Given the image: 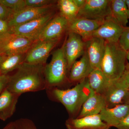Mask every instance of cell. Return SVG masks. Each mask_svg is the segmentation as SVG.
I'll return each instance as SVG.
<instances>
[{
    "label": "cell",
    "instance_id": "obj_1",
    "mask_svg": "<svg viewBox=\"0 0 129 129\" xmlns=\"http://www.w3.org/2000/svg\"><path fill=\"white\" fill-rule=\"evenodd\" d=\"M46 64L24 62L15 73L9 76L6 89L15 94L36 92L47 89L45 75Z\"/></svg>",
    "mask_w": 129,
    "mask_h": 129
},
{
    "label": "cell",
    "instance_id": "obj_2",
    "mask_svg": "<svg viewBox=\"0 0 129 129\" xmlns=\"http://www.w3.org/2000/svg\"><path fill=\"white\" fill-rule=\"evenodd\" d=\"M46 90L48 95H51L61 103L71 114L78 111L94 92L90 87L88 78L81 81L72 89L62 90L52 88Z\"/></svg>",
    "mask_w": 129,
    "mask_h": 129
},
{
    "label": "cell",
    "instance_id": "obj_3",
    "mask_svg": "<svg viewBox=\"0 0 129 129\" xmlns=\"http://www.w3.org/2000/svg\"><path fill=\"white\" fill-rule=\"evenodd\" d=\"M127 52L118 42H106L105 53L101 70L110 79L117 80L124 73L128 66Z\"/></svg>",
    "mask_w": 129,
    "mask_h": 129
},
{
    "label": "cell",
    "instance_id": "obj_4",
    "mask_svg": "<svg viewBox=\"0 0 129 129\" xmlns=\"http://www.w3.org/2000/svg\"><path fill=\"white\" fill-rule=\"evenodd\" d=\"M51 61L46 64L45 75L47 89L63 83L68 72V64L64 55L63 45L53 52ZM46 89V90H47Z\"/></svg>",
    "mask_w": 129,
    "mask_h": 129
},
{
    "label": "cell",
    "instance_id": "obj_5",
    "mask_svg": "<svg viewBox=\"0 0 129 129\" xmlns=\"http://www.w3.org/2000/svg\"><path fill=\"white\" fill-rule=\"evenodd\" d=\"M35 41L9 32L0 38V54L7 55L27 53Z\"/></svg>",
    "mask_w": 129,
    "mask_h": 129
},
{
    "label": "cell",
    "instance_id": "obj_6",
    "mask_svg": "<svg viewBox=\"0 0 129 129\" xmlns=\"http://www.w3.org/2000/svg\"><path fill=\"white\" fill-rule=\"evenodd\" d=\"M55 11L39 18L10 28L9 33L37 40L46 25L56 16Z\"/></svg>",
    "mask_w": 129,
    "mask_h": 129
},
{
    "label": "cell",
    "instance_id": "obj_7",
    "mask_svg": "<svg viewBox=\"0 0 129 129\" xmlns=\"http://www.w3.org/2000/svg\"><path fill=\"white\" fill-rule=\"evenodd\" d=\"M110 0H86L80 9L78 17L89 19H103L112 16Z\"/></svg>",
    "mask_w": 129,
    "mask_h": 129
},
{
    "label": "cell",
    "instance_id": "obj_8",
    "mask_svg": "<svg viewBox=\"0 0 129 129\" xmlns=\"http://www.w3.org/2000/svg\"><path fill=\"white\" fill-rule=\"evenodd\" d=\"M105 19H89L77 17L69 22L67 30L79 35L85 42L92 37L94 32L104 22Z\"/></svg>",
    "mask_w": 129,
    "mask_h": 129
},
{
    "label": "cell",
    "instance_id": "obj_9",
    "mask_svg": "<svg viewBox=\"0 0 129 129\" xmlns=\"http://www.w3.org/2000/svg\"><path fill=\"white\" fill-rule=\"evenodd\" d=\"M59 40L36 41L26 53L25 62L30 64H46L51 51Z\"/></svg>",
    "mask_w": 129,
    "mask_h": 129
},
{
    "label": "cell",
    "instance_id": "obj_10",
    "mask_svg": "<svg viewBox=\"0 0 129 129\" xmlns=\"http://www.w3.org/2000/svg\"><path fill=\"white\" fill-rule=\"evenodd\" d=\"M63 45L67 60L68 71H70L76 59L84 54L85 42L79 35L68 32V38Z\"/></svg>",
    "mask_w": 129,
    "mask_h": 129
},
{
    "label": "cell",
    "instance_id": "obj_11",
    "mask_svg": "<svg viewBox=\"0 0 129 129\" xmlns=\"http://www.w3.org/2000/svg\"><path fill=\"white\" fill-rule=\"evenodd\" d=\"M55 6L42 8L27 7L13 13L8 21L10 28L28 22L55 11Z\"/></svg>",
    "mask_w": 129,
    "mask_h": 129
},
{
    "label": "cell",
    "instance_id": "obj_12",
    "mask_svg": "<svg viewBox=\"0 0 129 129\" xmlns=\"http://www.w3.org/2000/svg\"><path fill=\"white\" fill-rule=\"evenodd\" d=\"M127 27H123L112 16H109L105 19L104 22L93 33L92 37L100 38L106 42H118Z\"/></svg>",
    "mask_w": 129,
    "mask_h": 129
},
{
    "label": "cell",
    "instance_id": "obj_13",
    "mask_svg": "<svg viewBox=\"0 0 129 129\" xmlns=\"http://www.w3.org/2000/svg\"><path fill=\"white\" fill-rule=\"evenodd\" d=\"M68 23L64 17L59 14L56 15L46 25L37 40H60L67 30Z\"/></svg>",
    "mask_w": 129,
    "mask_h": 129
},
{
    "label": "cell",
    "instance_id": "obj_14",
    "mask_svg": "<svg viewBox=\"0 0 129 129\" xmlns=\"http://www.w3.org/2000/svg\"><path fill=\"white\" fill-rule=\"evenodd\" d=\"M85 51L93 70L101 69L106 48V41L98 37H92L85 42Z\"/></svg>",
    "mask_w": 129,
    "mask_h": 129
},
{
    "label": "cell",
    "instance_id": "obj_15",
    "mask_svg": "<svg viewBox=\"0 0 129 129\" xmlns=\"http://www.w3.org/2000/svg\"><path fill=\"white\" fill-rule=\"evenodd\" d=\"M67 129H109L111 127L102 120L99 114L81 118H69L66 120Z\"/></svg>",
    "mask_w": 129,
    "mask_h": 129
},
{
    "label": "cell",
    "instance_id": "obj_16",
    "mask_svg": "<svg viewBox=\"0 0 129 129\" xmlns=\"http://www.w3.org/2000/svg\"><path fill=\"white\" fill-rule=\"evenodd\" d=\"M102 120L110 127H116L129 114V105L123 104L111 108L106 107L99 114Z\"/></svg>",
    "mask_w": 129,
    "mask_h": 129
},
{
    "label": "cell",
    "instance_id": "obj_17",
    "mask_svg": "<svg viewBox=\"0 0 129 129\" xmlns=\"http://www.w3.org/2000/svg\"><path fill=\"white\" fill-rule=\"evenodd\" d=\"M21 95L9 91L6 88L0 95V119L6 121L14 114Z\"/></svg>",
    "mask_w": 129,
    "mask_h": 129
},
{
    "label": "cell",
    "instance_id": "obj_18",
    "mask_svg": "<svg viewBox=\"0 0 129 129\" xmlns=\"http://www.w3.org/2000/svg\"><path fill=\"white\" fill-rule=\"evenodd\" d=\"M129 90V89L121 85L118 80L114 81L103 95L106 101V107L111 108L124 104L125 98Z\"/></svg>",
    "mask_w": 129,
    "mask_h": 129
},
{
    "label": "cell",
    "instance_id": "obj_19",
    "mask_svg": "<svg viewBox=\"0 0 129 129\" xmlns=\"http://www.w3.org/2000/svg\"><path fill=\"white\" fill-rule=\"evenodd\" d=\"M106 107V102L104 96L94 92L83 104L78 118L98 115Z\"/></svg>",
    "mask_w": 129,
    "mask_h": 129
},
{
    "label": "cell",
    "instance_id": "obj_20",
    "mask_svg": "<svg viewBox=\"0 0 129 129\" xmlns=\"http://www.w3.org/2000/svg\"><path fill=\"white\" fill-rule=\"evenodd\" d=\"M93 70L86 52L80 60L74 63L70 70L69 80L71 82L81 81L88 78Z\"/></svg>",
    "mask_w": 129,
    "mask_h": 129
},
{
    "label": "cell",
    "instance_id": "obj_21",
    "mask_svg": "<svg viewBox=\"0 0 129 129\" xmlns=\"http://www.w3.org/2000/svg\"><path fill=\"white\" fill-rule=\"evenodd\" d=\"M88 79L91 90L95 93L102 95L114 81L106 76L101 70L98 69L93 70L88 76Z\"/></svg>",
    "mask_w": 129,
    "mask_h": 129
},
{
    "label": "cell",
    "instance_id": "obj_22",
    "mask_svg": "<svg viewBox=\"0 0 129 129\" xmlns=\"http://www.w3.org/2000/svg\"><path fill=\"white\" fill-rule=\"evenodd\" d=\"M27 53L1 55L0 59V75H8V73L17 69L25 62Z\"/></svg>",
    "mask_w": 129,
    "mask_h": 129
},
{
    "label": "cell",
    "instance_id": "obj_23",
    "mask_svg": "<svg viewBox=\"0 0 129 129\" xmlns=\"http://www.w3.org/2000/svg\"><path fill=\"white\" fill-rule=\"evenodd\" d=\"M111 13L112 17L119 24L127 27L128 17L125 0H112Z\"/></svg>",
    "mask_w": 129,
    "mask_h": 129
},
{
    "label": "cell",
    "instance_id": "obj_24",
    "mask_svg": "<svg viewBox=\"0 0 129 129\" xmlns=\"http://www.w3.org/2000/svg\"><path fill=\"white\" fill-rule=\"evenodd\" d=\"M59 14L64 17L68 22L73 20L78 16L79 9L73 0H59L57 4Z\"/></svg>",
    "mask_w": 129,
    "mask_h": 129
},
{
    "label": "cell",
    "instance_id": "obj_25",
    "mask_svg": "<svg viewBox=\"0 0 129 129\" xmlns=\"http://www.w3.org/2000/svg\"><path fill=\"white\" fill-rule=\"evenodd\" d=\"M0 3L11 9L14 13L27 7L25 0H0Z\"/></svg>",
    "mask_w": 129,
    "mask_h": 129
},
{
    "label": "cell",
    "instance_id": "obj_26",
    "mask_svg": "<svg viewBox=\"0 0 129 129\" xmlns=\"http://www.w3.org/2000/svg\"><path fill=\"white\" fill-rule=\"evenodd\" d=\"M57 1L52 0H25L26 6L33 8L47 7L55 5Z\"/></svg>",
    "mask_w": 129,
    "mask_h": 129
},
{
    "label": "cell",
    "instance_id": "obj_27",
    "mask_svg": "<svg viewBox=\"0 0 129 129\" xmlns=\"http://www.w3.org/2000/svg\"><path fill=\"white\" fill-rule=\"evenodd\" d=\"M14 122L16 129H37L34 122L28 119L20 118Z\"/></svg>",
    "mask_w": 129,
    "mask_h": 129
},
{
    "label": "cell",
    "instance_id": "obj_28",
    "mask_svg": "<svg viewBox=\"0 0 129 129\" xmlns=\"http://www.w3.org/2000/svg\"><path fill=\"white\" fill-rule=\"evenodd\" d=\"M118 42L125 51H129V27H127L122 33Z\"/></svg>",
    "mask_w": 129,
    "mask_h": 129
},
{
    "label": "cell",
    "instance_id": "obj_29",
    "mask_svg": "<svg viewBox=\"0 0 129 129\" xmlns=\"http://www.w3.org/2000/svg\"><path fill=\"white\" fill-rule=\"evenodd\" d=\"M14 13L11 9L0 3V20L8 22Z\"/></svg>",
    "mask_w": 129,
    "mask_h": 129
},
{
    "label": "cell",
    "instance_id": "obj_30",
    "mask_svg": "<svg viewBox=\"0 0 129 129\" xmlns=\"http://www.w3.org/2000/svg\"><path fill=\"white\" fill-rule=\"evenodd\" d=\"M119 83L124 88L129 89V67H128L120 79L118 80Z\"/></svg>",
    "mask_w": 129,
    "mask_h": 129
},
{
    "label": "cell",
    "instance_id": "obj_31",
    "mask_svg": "<svg viewBox=\"0 0 129 129\" xmlns=\"http://www.w3.org/2000/svg\"><path fill=\"white\" fill-rule=\"evenodd\" d=\"M9 76L8 75H0V95L7 88Z\"/></svg>",
    "mask_w": 129,
    "mask_h": 129
},
{
    "label": "cell",
    "instance_id": "obj_32",
    "mask_svg": "<svg viewBox=\"0 0 129 129\" xmlns=\"http://www.w3.org/2000/svg\"><path fill=\"white\" fill-rule=\"evenodd\" d=\"M10 28L7 22L0 20V38L9 33Z\"/></svg>",
    "mask_w": 129,
    "mask_h": 129
},
{
    "label": "cell",
    "instance_id": "obj_33",
    "mask_svg": "<svg viewBox=\"0 0 129 129\" xmlns=\"http://www.w3.org/2000/svg\"><path fill=\"white\" fill-rule=\"evenodd\" d=\"M115 127L118 129H129V114Z\"/></svg>",
    "mask_w": 129,
    "mask_h": 129
},
{
    "label": "cell",
    "instance_id": "obj_34",
    "mask_svg": "<svg viewBox=\"0 0 129 129\" xmlns=\"http://www.w3.org/2000/svg\"><path fill=\"white\" fill-rule=\"evenodd\" d=\"M73 1L75 4L79 9L83 7L86 2V0H73Z\"/></svg>",
    "mask_w": 129,
    "mask_h": 129
},
{
    "label": "cell",
    "instance_id": "obj_35",
    "mask_svg": "<svg viewBox=\"0 0 129 129\" xmlns=\"http://www.w3.org/2000/svg\"><path fill=\"white\" fill-rule=\"evenodd\" d=\"M2 129H16L14 122H10Z\"/></svg>",
    "mask_w": 129,
    "mask_h": 129
},
{
    "label": "cell",
    "instance_id": "obj_36",
    "mask_svg": "<svg viewBox=\"0 0 129 129\" xmlns=\"http://www.w3.org/2000/svg\"><path fill=\"white\" fill-rule=\"evenodd\" d=\"M124 104H128L129 105V90L125 98Z\"/></svg>",
    "mask_w": 129,
    "mask_h": 129
},
{
    "label": "cell",
    "instance_id": "obj_37",
    "mask_svg": "<svg viewBox=\"0 0 129 129\" xmlns=\"http://www.w3.org/2000/svg\"><path fill=\"white\" fill-rule=\"evenodd\" d=\"M125 2H126L127 9H128V17L129 19V0H125Z\"/></svg>",
    "mask_w": 129,
    "mask_h": 129
},
{
    "label": "cell",
    "instance_id": "obj_38",
    "mask_svg": "<svg viewBox=\"0 0 129 129\" xmlns=\"http://www.w3.org/2000/svg\"><path fill=\"white\" fill-rule=\"evenodd\" d=\"M127 60H128L129 61V62L128 63V66L129 67V51L127 52Z\"/></svg>",
    "mask_w": 129,
    "mask_h": 129
},
{
    "label": "cell",
    "instance_id": "obj_39",
    "mask_svg": "<svg viewBox=\"0 0 129 129\" xmlns=\"http://www.w3.org/2000/svg\"><path fill=\"white\" fill-rule=\"evenodd\" d=\"M1 54H0V59H1Z\"/></svg>",
    "mask_w": 129,
    "mask_h": 129
}]
</instances>
